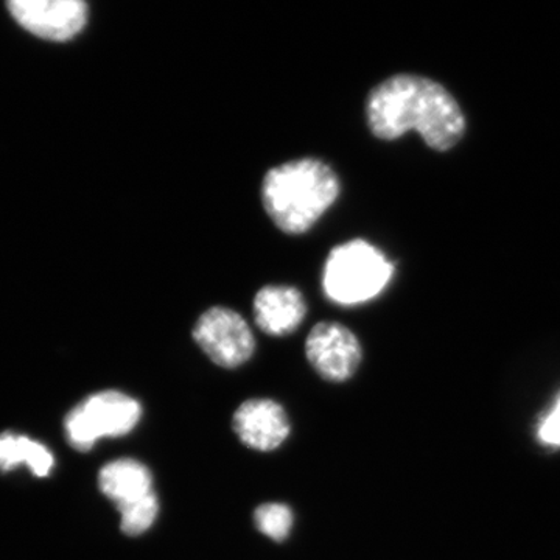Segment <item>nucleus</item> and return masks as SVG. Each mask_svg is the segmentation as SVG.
I'll return each mask as SVG.
<instances>
[{
    "instance_id": "1",
    "label": "nucleus",
    "mask_w": 560,
    "mask_h": 560,
    "mask_svg": "<svg viewBox=\"0 0 560 560\" xmlns=\"http://www.w3.org/2000/svg\"><path fill=\"white\" fill-rule=\"evenodd\" d=\"M368 127L375 138L396 140L418 131L430 149L448 151L466 135V117L455 97L434 80L394 75L371 91Z\"/></svg>"
},
{
    "instance_id": "2",
    "label": "nucleus",
    "mask_w": 560,
    "mask_h": 560,
    "mask_svg": "<svg viewBox=\"0 0 560 560\" xmlns=\"http://www.w3.org/2000/svg\"><path fill=\"white\" fill-rule=\"evenodd\" d=\"M341 183L327 162L301 158L272 167L261 180V202L283 234L312 230L340 197Z\"/></svg>"
},
{
    "instance_id": "3",
    "label": "nucleus",
    "mask_w": 560,
    "mask_h": 560,
    "mask_svg": "<svg viewBox=\"0 0 560 560\" xmlns=\"http://www.w3.org/2000/svg\"><path fill=\"white\" fill-rule=\"evenodd\" d=\"M393 264L371 243L350 241L335 246L323 270V290L331 302L345 307L374 300L388 285Z\"/></svg>"
},
{
    "instance_id": "4",
    "label": "nucleus",
    "mask_w": 560,
    "mask_h": 560,
    "mask_svg": "<svg viewBox=\"0 0 560 560\" xmlns=\"http://www.w3.org/2000/svg\"><path fill=\"white\" fill-rule=\"evenodd\" d=\"M142 418V407L135 397L120 390H102L77 405L66 418L69 444L81 452L91 451L102 438L131 433Z\"/></svg>"
},
{
    "instance_id": "5",
    "label": "nucleus",
    "mask_w": 560,
    "mask_h": 560,
    "mask_svg": "<svg viewBox=\"0 0 560 560\" xmlns=\"http://www.w3.org/2000/svg\"><path fill=\"white\" fill-rule=\"evenodd\" d=\"M194 340L213 363L235 370L256 350L253 330L241 313L228 307H212L195 323Z\"/></svg>"
},
{
    "instance_id": "6",
    "label": "nucleus",
    "mask_w": 560,
    "mask_h": 560,
    "mask_svg": "<svg viewBox=\"0 0 560 560\" xmlns=\"http://www.w3.org/2000/svg\"><path fill=\"white\" fill-rule=\"evenodd\" d=\"M11 18L24 31L47 40L73 39L86 27V0H5Z\"/></svg>"
},
{
    "instance_id": "7",
    "label": "nucleus",
    "mask_w": 560,
    "mask_h": 560,
    "mask_svg": "<svg viewBox=\"0 0 560 560\" xmlns=\"http://www.w3.org/2000/svg\"><path fill=\"white\" fill-rule=\"evenodd\" d=\"M305 355L324 381L342 383L359 370L363 350L352 330L340 323L324 320L308 334Z\"/></svg>"
},
{
    "instance_id": "8",
    "label": "nucleus",
    "mask_w": 560,
    "mask_h": 560,
    "mask_svg": "<svg viewBox=\"0 0 560 560\" xmlns=\"http://www.w3.org/2000/svg\"><path fill=\"white\" fill-rule=\"evenodd\" d=\"M232 423L243 444L259 452L276 451L290 434L289 416L271 399L246 400Z\"/></svg>"
},
{
    "instance_id": "9",
    "label": "nucleus",
    "mask_w": 560,
    "mask_h": 560,
    "mask_svg": "<svg viewBox=\"0 0 560 560\" xmlns=\"http://www.w3.org/2000/svg\"><path fill=\"white\" fill-rule=\"evenodd\" d=\"M254 320L270 337H287L301 326L307 304L296 287H261L254 296Z\"/></svg>"
},
{
    "instance_id": "10",
    "label": "nucleus",
    "mask_w": 560,
    "mask_h": 560,
    "mask_svg": "<svg viewBox=\"0 0 560 560\" xmlns=\"http://www.w3.org/2000/svg\"><path fill=\"white\" fill-rule=\"evenodd\" d=\"M98 485L102 492L116 504L153 492V477L149 467L136 459H117L106 464L98 475Z\"/></svg>"
},
{
    "instance_id": "11",
    "label": "nucleus",
    "mask_w": 560,
    "mask_h": 560,
    "mask_svg": "<svg viewBox=\"0 0 560 560\" xmlns=\"http://www.w3.org/2000/svg\"><path fill=\"white\" fill-rule=\"evenodd\" d=\"M27 464L36 477H47L54 469V456L39 442L27 436L2 434L0 436V469L9 471Z\"/></svg>"
},
{
    "instance_id": "12",
    "label": "nucleus",
    "mask_w": 560,
    "mask_h": 560,
    "mask_svg": "<svg viewBox=\"0 0 560 560\" xmlns=\"http://www.w3.org/2000/svg\"><path fill=\"white\" fill-rule=\"evenodd\" d=\"M120 512V528L127 536H140L149 530L160 514L156 493L150 492L139 499L117 504Z\"/></svg>"
},
{
    "instance_id": "13",
    "label": "nucleus",
    "mask_w": 560,
    "mask_h": 560,
    "mask_svg": "<svg viewBox=\"0 0 560 560\" xmlns=\"http://www.w3.org/2000/svg\"><path fill=\"white\" fill-rule=\"evenodd\" d=\"M293 512L285 504H261L254 512V523H256L257 529L275 541L287 540L291 528H293Z\"/></svg>"
},
{
    "instance_id": "14",
    "label": "nucleus",
    "mask_w": 560,
    "mask_h": 560,
    "mask_svg": "<svg viewBox=\"0 0 560 560\" xmlns=\"http://www.w3.org/2000/svg\"><path fill=\"white\" fill-rule=\"evenodd\" d=\"M539 438L547 445H560V397L550 415L541 422Z\"/></svg>"
}]
</instances>
